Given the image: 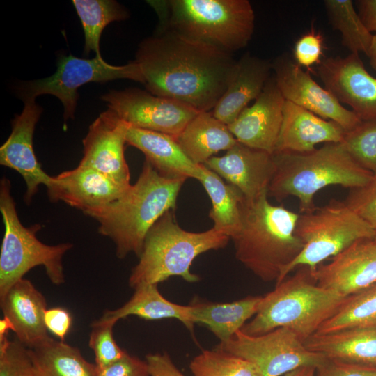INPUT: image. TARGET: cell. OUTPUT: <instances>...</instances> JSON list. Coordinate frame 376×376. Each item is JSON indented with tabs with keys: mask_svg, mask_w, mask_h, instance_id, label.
<instances>
[{
	"mask_svg": "<svg viewBox=\"0 0 376 376\" xmlns=\"http://www.w3.org/2000/svg\"><path fill=\"white\" fill-rule=\"evenodd\" d=\"M134 61L150 93L211 111L237 68L231 54L158 26L139 45Z\"/></svg>",
	"mask_w": 376,
	"mask_h": 376,
	"instance_id": "6da1fadb",
	"label": "cell"
},
{
	"mask_svg": "<svg viewBox=\"0 0 376 376\" xmlns=\"http://www.w3.org/2000/svg\"><path fill=\"white\" fill-rule=\"evenodd\" d=\"M186 180L164 176L145 160L137 180L121 197L83 213L99 224L100 234L114 242L118 258L130 253L139 258L151 226L166 212L175 211Z\"/></svg>",
	"mask_w": 376,
	"mask_h": 376,
	"instance_id": "7a4b0ae2",
	"label": "cell"
},
{
	"mask_svg": "<svg viewBox=\"0 0 376 376\" xmlns=\"http://www.w3.org/2000/svg\"><path fill=\"white\" fill-rule=\"evenodd\" d=\"M268 193L241 204L238 231L231 237L236 258L263 281L276 282L304 244L296 235L299 214L272 205Z\"/></svg>",
	"mask_w": 376,
	"mask_h": 376,
	"instance_id": "3957f363",
	"label": "cell"
},
{
	"mask_svg": "<svg viewBox=\"0 0 376 376\" xmlns=\"http://www.w3.org/2000/svg\"><path fill=\"white\" fill-rule=\"evenodd\" d=\"M274 157L276 169L268 195L278 201L297 198L301 213L316 207L314 197L322 189L331 185L359 188L374 177L352 158L341 143H325L308 152L274 153Z\"/></svg>",
	"mask_w": 376,
	"mask_h": 376,
	"instance_id": "277c9868",
	"label": "cell"
},
{
	"mask_svg": "<svg viewBox=\"0 0 376 376\" xmlns=\"http://www.w3.org/2000/svg\"><path fill=\"white\" fill-rule=\"evenodd\" d=\"M158 26L231 54L245 47L253 36L255 13L248 0L148 1Z\"/></svg>",
	"mask_w": 376,
	"mask_h": 376,
	"instance_id": "5b68a950",
	"label": "cell"
},
{
	"mask_svg": "<svg viewBox=\"0 0 376 376\" xmlns=\"http://www.w3.org/2000/svg\"><path fill=\"white\" fill-rule=\"evenodd\" d=\"M346 298L318 286L310 269L301 267L295 275L263 296L258 312L241 331L257 336L285 327L304 342L318 331Z\"/></svg>",
	"mask_w": 376,
	"mask_h": 376,
	"instance_id": "8992f818",
	"label": "cell"
},
{
	"mask_svg": "<svg viewBox=\"0 0 376 376\" xmlns=\"http://www.w3.org/2000/svg\"><path fill=\"white\" fill-rule=\"evenodd\" d=\"M230 239L213 228L200 233L185 230L175 221L174 210H169L148 231L129 285L134 288L158 285L173 276L196 283L200 277L190 270L194 260L206 251L224 248Z\"/></svg>",
	"mask_w": 376,
	"mask_h": 376,
	"instance_id": "52a82bcc",
	"label": "cell"
},
{
	"mask_svg": "<svg viewBox=\"0 0 376 376\" xmlns=\"http://www.w3.org/2000/svg\"><path fill=\"white\" fill-rule=\"evenodd\" d=\"M10 180L3 177L0 182V212L5 230L0 253V297L32 268L42 265L50 281L64 283L62 259L72 244L69 242L48 245L40 242L36 233L42 226H24L16 210Z\"/></svg>",
	"mask_w": 376,
	"mask_h": 376,
	"instance_id": "ba28073f",
	"label": "cell"
},
{
	"mask_svg": "<svg viewBox=\"0 0 376 376\" xmlns=\"http://www.w3.org/2000/svg\"><path fill=\"white\" fill-rule=\"evenodd\" d=\"M295 233L302 241L304 247L284 269L276 285L297 267H306L313 271L321 263L334 257L356 242L375 238L376 229L345 201L331 200L311 212L299 214Z\"/></svg>",
	"mask_w": 376,
	"mask_h": 376,
	"instance_id": "9c48e42d",
	"label": "cell"
},
{
	"mask_svg": "<svg viewBox=\"0 0 376 376\" xmlns=\"http://www.w3.org/2000/svg\"><path fill=\"white\" fill-rule=\"evenodd\" d=\"M118 79L143 84L141 70L134 61L123 65H113L96 56L87 59L69 54L58 58L56 70L52 75L25 82L19 87L18 93L22 100L36 99L44 94L56 97L63 107L65 125L68 119L75 117L79 87L89 82H107Z\"/></svg>",
	"mask_w": 376,
	"mask_h": 376,
	"instance_id": "30bf717a",
	"label": "cell"
},
{
	"mask_svg": "<svg viewBox=\"0 0 376 376\" xmlns=\"http://www.w3.org/2000/svg\"><path fill=\"white\" fill-rule=\"evenodd\" d=\"M215 348L251 363L258 376H281L303 366L317 368L327 359L324 355L307 349L299 336L285 327L257 336L239 330Z\"/></svg>",
	"mask_w": 376,
	"mask_h": 376,
	"instance_id": "8fae6325",
	"label": "cell"
},
{
	"mask_svg": "<svg viewBox=\"0 0 376 376\" xmlns=\"http://www.w3.org/2000/svg\"><path fill=\"white\" fill-rule=\"evenodd\" d=\"M108 108L135 127L177 139L198 113L178 101L136 88L112 90L102 96Z\"/></svg>",
	"mask_w": 376,
	"mask_h": 376,
	"instance_id": "7c38bea8",
	"label": "cell"
},
{
	"mask_svg": "<svg viewBox=\"0 0 376 376\" xmlns=\"http://www.w3.org/2000/svg\"><path fill=\"white\" fill-rule=\"evenodd\" d=\"M271 63L273 76L285 100L322 118L337 123L345 132L362 121L329 91L320 86L309 71L303 70L287 53L279 55Z\"/></svg>",
	"mask_w": 376,
	"mask_h": 376,
	"instance_id": "4fadbf2b",
	"label": "cell"
},
{
	"mask_svg": "<svg viewBox=\"0 0 376 376\" xmlns=\"http://www.w3.org/2000/svg\"><path fill=\"white\" fill-rule=\"evenodd\" d=\"M317 73L324 88L361 120H376V78L366 70L359 54L324 58Z\"/></svg>",
	"mask_w": 376,
	"mask_h": 376,
	"instance_id": "5bb4252c",
	"label": "cell"
},
{
	"mask_svg": "<svg viewBox=\"0 0 376 376\" xmlns=\"http://www.w3.org/2000/svg\"><path fill=\"white\" fill-rule=\"evenodd\" d=\"M125 143L126 123L108 109L90 125L83 139V157L79 165L97 171L118 183L130 185Z\"/></svg>",
	"mask_w": 376,
	"mask_h": 376,
	"instance_id": "9a60e30c",
	"label": "cell"
},
{
	"mask_svg": "<svg viewBox=\"0 0 376 376\" xmlns=\"http://www.w3.org/2000/svg\"><path fill=\"white\" fill-rule=\"evenodd\" d=\"M311 275L320 287L347 297L376 284V239L359 240Z\"/></svg>",
	"mask_w": 376,
	"mask_h": 376,
	"instance_id": "2e32d148",
	"label": "cell"
},
{
	"mask_svg": "<svg viewBox=\"0 0 376 376\" xmlns=\"http://www.w3.org/2000/svg\"><path fill=\"white\" fill-rule=\"evenodd\" d=\"M23 101V110L12 120L11 133L0 148V164L16 171L23 178L26 184L24 200L29 205L39 186H46L51 175L42 169L33 147L35 127L42 109L35 99Z\"/></svg>",
	"mask_w": 376,
	"mask_h": 376,
	"instance_id": "e0dca14e",
	"label": "cell"
},
{
	"mask_svg": "<svg viewBox=\"0 0 376 376\" xmlns=\"http://www.w3.org/2000/svg\"><path fill=\"white\" fill-rule=\"evenodd\" d=\"M204 165L237 188L247 201L268 193L276 169L274 154L239 142Z\"/></svg>",
	"mask_w": 376,
	"mask_h": 376,
	"instance_id": "ac0fdd59",
	"label": "cell"
},
{
	"mask_svg": "<svg viewBox=\"0 0 376 376\" xmlns=\"http://www.w3.org/2000/svg\"><path fill=\"white\" fill-rule=\"evenodd\" d=\"M285 98L274 76L254 103L228 125L239 143L274 154L280 132Z\"/></svg>",
	"mask_w": 376,
	"mask_h": 376,
	"instance_id": "d6986e66",
	"label": "cell"
},
{
	"mask_svg": "<svg viewBox=\"0 0 376 376\" xmlns=\"http://www.w3.org/2000/svg\"><path fill=\"white\" fill-rule=\"evenodd\" d=\"M130 185L78 164L74 169L51 176L45 187L52 202L62 201L84 212L118 199Z\"/></svg>",
	"mask_w": 376,
	"mask_h": 376,
	"instance_id": "ffe728a7",
	"label": "cell"
},
{
	"mask_svg": "<svg viewBox=\"0 0 376 376\" xmlns=\"http://www.w3.org/2000/svg\"><path fill=\"white\" fill-rule=\"evenodd\" d=\"M0 306L17 339L28 348L50 338L45 324L46 299L29 280L23 278L13 284L0 297Z\"/></svg>",
	"mask_w": 376,
	"mask_h": 376,
	"instance_id": "44dd1931",
	"label": "cell"
},
{
	"mask_svg": "<svg viewBox=\"0 0 376 376\" xmlns=\"http://www.w3.org/2000/svg\"><path fill=\"white\" fill-rule=\"evenodd\" d=\"M345 133L337 123L285 100L274 153L311 152L322 143L342 142Z\"/></svg>",
	"mask_w": 376,
	"mask_h": 376,
	"instance_id": "7402d4cb",
	"label": "cell"
},
{
	"mask_svg": "<svg viewBox=\"0 0 376 376\" xmlns=\"http://www.w3.org/2000/svg\"><path fill=\"white\" fill-rule=\"evenodd\" d=\"M272 63L249 52L237 63L227 89L214 109L212 115L226 125L233 123L249 104L256 100L270 78Z\"/></svg>",
	"mask_w": 376,
	"mask_h": 376,
	"instance_id": "603a6c76",
	"label": "cell"
},
{
	"mask_svg": "<svg viewBox=\"0 0 376 376\" xmlns=\"http://www.w3.org/2000/svg\"><path fill=\"white\" fill-rule=\"evenodd\" d=\"M126 142L141 150L146 161L164 176L191 178L198 181L202 177L203 164L192 162L176 139L171 136L135 127L126 123Z\"/></svg>",
	"mask_w": 376,
	"mask_h": 376,
	"instance_id": "cb8c5ba5",
	"label": "cell"
},
{
	"mask_svg": "<svg viewBox=\"0 0 376 376\" xmlns=\"http://www.w3.org/2000/svg\"><path fill=\"white\" fill-rule=\"evenodd\" d=\"M304 344L329 359L376 368V326L315 334Z\"/></svg>",
	"mask_w": 376,
	"mask_h": 376,
	"instance_id": "d4e9b609",
	"label": "cell"
},
{
	"mask_svg": "<svg viewBox=\"0 0 376 376\" xmlns=\"http://www.w3.org/2000/svg\"><path fill=\"white\" fill-rule=\"evenodd\" d=\"M176 141L185 155L196 164H204L214 154L227 151L238 142L228 126L211 111L198 112Z\"/></svg>",
	"mask_w": 376,
	"mask_h": 376,
	"instance_id": "484cf974",
	"label": "cell"
},
{
	"mask_svg": "<svg viewBox=\"0 0 376 376\" xmlns=\"http://www.w3.org/2000/svg\"><path fill=\"white\" fill-rule=\"evenodd\" d=\"M157 285L146 284L136 287L133 295L125 304L115 310L106 311L100 320L116 324L129 315L145 320L173 318L194 333L191 305H180L169 301L159 292Z\"/></svg>",
	"mask_w": 376,
	"mask_h": 376,
	"instance_id": "4316f807",
	"label": "cell"
},
{
	"mask_svg": "<svg viewBox=\"0 0 376 376\" xmlns=\"http://www.w3.org/2000/svg\"><path fill=\"white\" fill-rule=\"evenodd\" d=\"M262 298L249 296L228 303L196 301L190 304L191 322L207 327L220 342L227 341L256 315Z\"/></svg>",
	"mask_w": 376,
	"mask_h": 376,
	"instance_id": "83f0119b",
	"label": "cell"
},
{
	"mask_svg": "<svg viewBox=\"0 0 376 376\" xmlns=\"http://www.w3.org/2000/svg\"><path fill=\"white\" fill-rule=\"evenodd\" d=\"M29 352L35 376H97L96 365L64 341L50 337Z\"/></svg>",
	"mask_w": 376,
	"mask_h": 376,
	"instance_id": "f1b7e54d",
	"label": "cell"
},
{
	"mask_svg": "<svg viewBox=\"0 0 376 376\" xmlns=\"http://www.w3.org/2000/svg\"><path fill=\"white\" fill-rule=\"evenodd\" d=\"M199 182L212 203L209 217L213 221L212 228L231 239L240 226L243 195L237 188L226 183L218 174L204 164L203 175Z\"/></svg>",
	"mask_w": 376,
	"mask_h": 376,
	"instance_id": "f546056e",
	"label": "cell"
},
{
	"mask_svg": "<svg viewBox=\"0 0 376 376\" xmlns=\"http://www.w3.org/2000/svg\"><path fill=\"white\" fill-rule=\"evenodd\" d=\"M72 3L82 24L85 43L84 54L91 52L103 58L100 51V40L104 29L111 22L129 17L127 9L113 0H73Z\"/></svg>",
	"mask_w": 376,
	"mask_h": 376,
	"instance_id": "4dcf8cb0",
	"label": "cell"
},
{
	"mask_svg": "<svg viewBox=\"0 0 376 376\" xmlns=\"http://www.w3.org/2000/svg\"><path fill=\"white\" fill-rule=\"evenodd\" d=\"M376 326V284L349 296L315 334Z\"/></svg>",
	"mask_w": 376,
	"mask_h": 376,
	"instance_id": "1f68e13d",
	"label": "cell"
},
{
	"mask_svg": "<svg viewBox=\"0 0 376 376\" xmlns=\"http://www.w3.org/2000/svg\"><path fill=\"white\" fill-rule=\"evenodd\" d=\"M327 15L332 27L341 34L342 44L350 53L367 55L373 34L363 24L352 0H325Z\"/></svg>",
	"mask_w": 376,
	"mask_h": 376,
	"instance_id": "d6a6232c",
	"label": "cell"
},
{
	"mask_svg": "<svg viewBox=\"0 0 376 376\" xmlns=\"http://www.w3.org/2000/svg\"><path fill=\"white\" fill-rule=\"evenodd\" d=\"M194 376H258L247 361L224 350H203L189 364Z\"/></svg>",
	"mask_w": 376,
	"mask_h": 376,
	"instance_id": "836d02e7",
	"label": "cell"
},
{
	"mask_svg": "<svg viewBox=\"0 0 376 376\" xmlns=\"http://www.w3.org/2000/svg\"><path fill=\"white\" fill-rule=\"evenodd\" d=\"M352 158L376 176V120L361 121L340 142Z\"/></svg>",
	"mask_w": 376,
	"mask_h": 376,
	"instance_id": "e575fe53",
	"label": "cell"
},
{
	"mask_svg": "<svg viewBox=\"0 0 376 376\" xmlns=\"http://www.w3.org/2000/svg\"><path fill=\"white\" fill-rule=\"evenodd\" d=\"M114 324L100 319L91 324L88 345L94 352L97 369L115 363L127 353L118 345L113 338Z\"/></svg>",
	"mask_w": 376,
	"mask_h": 376,
	"instance_id": "d590c367",
	"label": "cell"
},
{
	"mask_svg": "<svg viewBox=\"0 0 376 376\" xmlns=\"http://www.w3.org/2000/svg\"><path fill=\"white\" fill-rule=\"evenodd\" d=\"M0 376H35L29 348L17 339H0Z\"/></svg>",
	"mask_w": 376,
	"mask_h": 376,
	"instance_id": "8d00e7d4",
	"label": "cell"
},
{
	"mask_svg": "<svg viewBox=\"0 0 376 376\" xmlns=\"http://www.w3.org/2000/svg\"><path fill=\"white\" fill-rule=\"evenodd\" d=\"M345 203L376 229V176L365 186L350 189Z\"/></svg>",
	"mask_w": 376,
	"mask_h": 376,
	"instance_id": "74e56055",
	"label": "cell"
},
{
	"mask_svg": "<svg viewBox=\"0 0 376 376\" xmlns=\"http://www.w3.org/2000/svg\"><path fill=\"white\" fill-rule=\"evenodd\" d=\"M323 49V36L312 29L296 41L293 51L294 59L301 67L309 69L321 62Z\"/></svg>",
	"mask_w": 376,
	"mask_h": 376,
	"instance_id": "f35d334b",
	"label": "cell"
},
{
	"mask_svg": "<svg viewBox=\"0 0 376 376\" xmlns=\"http://www.w3.org/2000/svg\"><path fill=\"white\" fill-rule=\"evenodd\" d=\"M97 376H149V372L146 361L127 352L115 363L97 369Z\"/></svg>",
	"mask_w": 376,
	"mask_h": 376,
	"instance_id": "ab89813d",
	"label": "cell"
},
{
	"mask_svg": "<svg viewBox=\"0 0 376 376\" xmlns=\"http://www.w3.org/2000/svg\"><path fill=\"white\" fill-rule=\"evenodd\" d=\"M317 376H376V368L329 359L316 368Z\"/></svg>",
	"mask_w": 376,
	"mask_h": 376,
	"instance_id": "60d3db41",
	"label": "cell"
},
{
	"mask_svg": "<svg viewBox=\"0 0 376 376\" xmlns=\"http://www.w3.org/2000/svg\"><path fill=\"white\" fill-rule=\"evenodd\" d=\"M45 324L48 331L64 341L72 325V316L65 308L54 307L48 308L45 313Z\"/></svg>",
	"mask_w": 376,
	"mask_h": 376,
	"instance_id": "b9f144b4",
	"label": "cell"
},
{
	"mask_svg": "<svg viewBox=\"0 0 376 376\" xmlns=\"http://www.w3.org/2000/svg\"><path fill=\"white\" fill-rule=\"evenodd\" d=\"M146 361L149 376H185L166 352L148 354Z\"/></svg>",
	"mask_w": 376,
	"mask_h": 376,
	"instance_id": "7bdbcfd3",
	"label": "cell"
},
{
	"mask_svg": "<svg viewBox=\"0 0 376 376\" xmlns=\"http://www.w3.org/2000/svg\"><path fill=\"white\" fill-rule=\"evenodd\" d=\"M358 14L366 26L371 33H376V0H359L357 1Z\"/></svg>",
	"mask_w": 376,
	"mask_h": 376,
	"instance_id": "ee69618b",
	"label": "cell"
},
{
	"mask_svg": "<svg viewBox=\"0 0 376 376\" xmlns=\"http://www.w3.org/2000/svg\"><path fill=\"white\" fill-rule=\"evenodd\" d=\"M316 368L314 366H303L293 370L284 376H315Z\"/></svg>",
	"mask_w": 376,
	"mask_h": 376,
	"instance_id": "f6af8a7d",
	"label": "cell"
},
{
	"mask_svg": "<svg viewBox=\"0 0 376 376\" xmlns=\"http://www.w3.org/2000/svg\"><path fill=\"white\" fill-rule=\"evenodd\" d=\"M366 56L369 58L370 66L376 71V33L373 34L371 45Z\"/></svg>",
	"mask_w": 376,
	"mask_h": 376,
	"instance_id": "bcb514c9",
	"label": "cell"
},
{
	"mask_svg": "<svg viewBox=\"0 0 376 376\" xmlns=\"http://www.w3.org/2000/svg\"><path fill=\"white\" fill-rule=\"evenodd\" d=\"M13 331L10 322L5 317L0 320V339L7 336L8 331Z\"/></svg>",
	"mask_w": 376,
	"mask_h": 376,
	"instance_id": "7dc6e473",
	"label": "cell"
},
{
	"mask_svg": "<svg viewBox=\"0 0 376 376\" xmlns=\"http://www.w3.org/2000/svg\"><path fill=\"white\" fill-rule=\"evenodd\" d=\"M375 239H376V236H375Z\"/></svg>",
	"mask_w": 376,
	"mask_h": 376,
	"instance_id": "c3c4849f",
	"label": "cell"
}]
</instances>
